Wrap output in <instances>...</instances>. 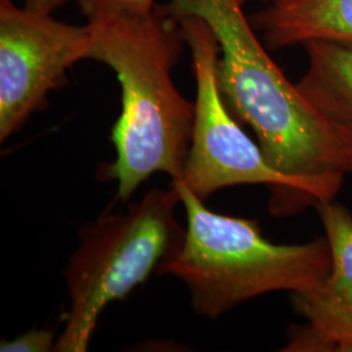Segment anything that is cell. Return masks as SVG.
Here are the masks:
<instances>
[{
    "mask_svg": "<svg viewBox=\"0 0 352 352\" xmlns=\"http://www.w3.org/2000/svg\"><path fill=\"white\" fill-rule=\"evenodd\" d=\"M164 11L195 14L219 45L218 85L231 113L251 126L269 164L292 187L291 214L333 201L352 173V131L320 113L256 37L238 0H170Z\"/></svg>",
    "mask_w": 352,
    "mask_h": 352,
    "instance_id": "1",
    "label": "cell"
},
{
    "mask_svg": "<svg viewBox=\"0 0 352 352\" xmlns=\"http://www.w3.org/2000/svg\"><path fill=\"white\" fill-rule=\"evenodd\" d=\"M85 59L106 64L122 89L113 128L116 158L103 170L126 201L153 174L177 180L188 157L195 103L176 88L173 69L187 45L179 21L162 7L142 16L88 23Z\"/></svg>",
    "mask_w": 352,
    "mask_h": 352,
    "instance_id": "2",
    "label": "cell"
},
{
    "mask_svg": "<svg viewBox=\"0 0 352 352\" xmlns=\"http://www.w3.org/2000/svg\"><path fill=\"white\" fill-rule=\"evenodd\" d=\"M187 214L182 247L157 270L188 289L197 315L219 316L274 291L302 292L322 282L331 269L327 239L305 244H274L256 221L208 209L204 200L173 180Z\"/></svg>",
    "mask_w": 352,
    "mask_h": 352,
    "instance_id": "3",
    "label": "cell"
},
{
    "mask_svg": "<svg viewBox=\"0 0 352 352\" xmlns=\"http://www.w3.org/2000/svg\"><path fill=\"white\" fill-rule=\"evenodd\" d=\"M179 204L171 183L81 230L65 270L69 309L54 351H88L106 307L124 299L175 254L186 234L176 217Z\"/></svg>",
    "mask_w": 352,
    "mask_h": 352,
    "instance_id": "4",
    "label": "cell"
},
{
    "mask_svg": "<svg viewBox=\"0 0 352 352\" xmlns=\"http://www.w3.org/2000/svg\"><path fill=\"white\" fill-rule=\"evenodd\" d=\"M190 51L196 80L195 123L188 157L182 176L201 200L221 189L241 184H266L272 189L270 212L291 214L292 187L289 179L274 170L236 122L218 85L219 45L212 28L201 17H175Z\"/></svg>",
    "mask_w": 352,
    "mask_h": 352,
    "instance_id": "5",
    "label": "cell"
},
{
    "mask_svg": "<svg viewBox=\"0 0 352 352\" xmlns=\"http://www.w3.org/2000/svg\"><path fill=\"white\" fill-rule=\"evenodd\" d=\"M90 30L0 0V141L47 106L67 71L85 60Z\"/></svg>",
    "mask_w": 352,
    "mask_h": 352,
    "instance_id": "6",
    "label": "cell"
},
{
    "mask_svg": "<svg viewBox=\"0 0 352 352\" xmlns=\"http://www.w3.org/2000/svg\"><path fill=\"white\" fill-rule=\"evenodd\" d=\"M331 250V269L315 287L292 294L305 325L292 327L286 352H352V214L333 201L318 204Z\"/></svg>",
    "mask_w": 352,
    "mask_h": 352,
    "instance_id": "7",
    "label": "cell"
},
{
    "mask_svg": "<svg viewBox=\"0 0 352 352\" xmlns=\"http://www.w3.org/2000/svg\"><path fill=\"white\" fill-rule=\"evenodd\" d=\"M270 49L327 41L352 46V0H274L252 16Z\"/></svg>",
    "mask_w": 352,
    "mask_h": 352,
    "instance_id": "8",
    "label": "cell"
},
{
    "mask_svg": "<svg viewBox=\"0 0 352 352\" xmlns=\"http://www.w3.org/2000/svg\"><path fill=\"white\" fill-rule=\"evenodd\" d=\"M302 46L308 68L296 87L327 119L352 131V46L327 41Z\"/></svg>",
    "mask_w": 352,
    "mask_h": 352,
    "instance_id": "9",
    "label": "cell"
},
{
    "mask_svg": "<svg viewBox=\"0 0 352 352\" xmlns=\"http://www.w3.org/2000/svg\"><path fill=\"white\" fill-rule=\"evenodd\" d=\"M88 23H100L115 17L142 16L153 12L155 0H76Z\"/></svg>",
    "mask_w": 352,
    "mask_h": 352,
    "instance_id": "10",
    "label": "cell"
},
{
    "mask_svg": "<svg viewBox=\"0 0 352 352\" xmlns=\"http://www.w3.org/2000/svg\"><path fill=\"white\" fill-rule=\"evenodd\" d=\"M55 336L46 329H30L11 340H1V352H47L55 350Z\"/></svg>",
    "mask_w": 352,
    "mask_h": 352,
    "instance_id": "11",
    "label": "cell"
},
{
    "mask_svg": "<svg viewBox=\"0 0 352 352\" xmlns=\"http://www.w3.org/2000/svg\"><path fill=\"white\" fill-rule=\"evenodd\" d=\"M67 0H24V7L39 13H50L60 8Z\"/></svg>",
    "mask_w": 352,
    "mask_h": 352,
    "instance_id": "12",
    "label": "cell"
},
{
    "mask_svg": "<svg viewBox=\"0 0 352 352\" xmlns=\"http://www.w3.org/2000/svg\"><path fill=\"white\" fill-rule=\"evenodd\" d=\"M240 4L244 7L245 4H248V3H252V1H269V3H272V1H274V0H238Z\"/></svg>",
    "mask_w": 352,
    "mask_h": 352,
    "instance_id": "13",
    "label": "cell"
}]
</instances>
